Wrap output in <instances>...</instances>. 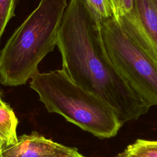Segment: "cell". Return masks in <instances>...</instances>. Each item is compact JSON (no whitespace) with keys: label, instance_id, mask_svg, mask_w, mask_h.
Segmentation results:
<instances>
[{"label":"cell","instance_id":"obj_1","mask_svg":"<svg viewBox=\"0 0 157 157\" xmlns=\"http://www.w3.org/2000/svg\"><path fill=\"white\" fill-rule=\"evenodd\" d=\"M63 71L75 83L104 101L120 123L138 119L150 108L109 60L99 20L85 0H69L56 42Z\"/></svg>","mask_w":157,"mask_h":157},{"label":"cell","instance_id":"obj_2","mask_svg":"<svg viewBox=\"0 0 157 157\" xmlns=\"http://www.w3.org/2000/svg\"><path fill=\"white\" fill-rule=\"evenodd\" d=\"M67 0H41L7 41L0 54V83L25 85L55 46Z\"/></svg>","mask_w":157,"mask_h":157},{"label":"cell","instance_id":"obj_3","mask_svg":"<svg viewBox=\"0 0 157 157\" xmlns=\"http://www.w3.org/2000/svg\"><path fill=\"white\" fill-rule=\"evenodd\" d=\"M30 87L48 112L63 116L98 137H114L123 125L109 105L75 83L62 69L36 74Z\"/></svg>","mask_w":157,"mask_h":157},{"label":"cell","instance_id":"obj_4","mask_svg":"<svg viewBox=\"0 0 157 157\" xmlns=\"http://www.w3.org/2000/svg\"><path fill=\"white\" fill-rule=\"evenodd\" d=\"M103 45L113 67L150 107L157 105V66L114 17L99 20Z\"/></svg>","mask_w":157,"mask_h":157},{"label":"cell","instance_id":"obj_5","mask_svg":"<svg viewBox=\"0 0 157 157\" xmlns=\"http://www.w3.org/2000/svg\"><path fill=\"white\" fill-rule=\"evenodd\" d=\"M117 21L157 66V12L151 0H134L132 9Z\"/></svg>","mask_w":157,"mask_h":157},{"label":"cell","instance_id":"obj_6","mask_svg":"<svg viewBox=\"0 0 157 157\" xmlns=\"http://www.w3.org/2000/svg\"><path fill=\"white\" fill-rule=\"evenodd\" d=\"M71 149L33 132L19 137L14 145L4 146L1 155L2 157H56Z\"/></svg>","mask_w":157,"mask_h":157},{"label":"cell","instance_id":"obj_7","mask_svg":"<svg viewBox=\"0 0 157 157\" xmlns=\"http://www.w3.org/2000/svg\"><path fill=\"white\" fill-rule=\"evenodd\" d=\"M18 119L9 106L0 107V137L4 146L15 144L18 141L17 128Z\"/></svg>","mask_w":157,"mask_h":157},{"label":"cell","instance_id":"obj_8","mask_svg":"<svg viewBox=\"0 0 157 157\" xmlns=\"http://www.w3.org/2000/svg\"><path fill=\"white\" fill-rule=\"evenodd\" d=\"M127 148L145 157H157V140L138 139Z\"/></svg>","mask_w":157,"mask_h":157},{"label":"cell","instance_id":"obj_9","mask_svg":"<svg viewBox=\"0 0 157 157\" xmlns=\"http://www.w3.org/2000/svg\"><path fill=\"white\" fill-rule=\"evenodd\" d=\"M17 1L0 0V44L1 37L8 22L15 16V8Z\"/></svg>","mask_w":157,"mask_h":157},{"label":"cell","instance_id":"obj_10","mask_svg":"<svg viewBox=\"0 0 157 157\" xmlns=\"http://www.w3.org/2000/svg\"><path fill=\"white\" fill-rule=\"evenodd\" d=\"M98 16L99 20H105L113 16L110 0H85Z\"/></svg>","mask_w":157,"mask_h":157},{"label":"cell","instance_id":"obj_11","mask_svg":"<svg viewBox=\"0 0 157 157\" xmlns=\"http://www.w3.org/2000/svg\"><path fill=\"white\" fill-rule=\"evenodd\" d=\"M116 20L128 13L132 8L134 0H110Z\"/></svg>","mask_w":157,"mask_h":157},{"label":"cell","instance_id":"obj_12","mask_svg":"<svg viewBox=\"0 0 157 157\" xmlns=\"http://www.w3.org/2000/svg\"><path fill=\"white\" fill-rule=\"evenodd\" d=\"M116 157H145L140 155H139L126 148L123 151L119 153Z\"/></svg>","mask_w":157,"mask_h":157},{"label":"cell","instance_id":"obj_13","mask_svg":"<svg viewBox=\"0 0 157 157\" xmlns=\"http://www.w3.org/2000/svg\"><path fill=\"white\" fill-rule=\"evenodd\" d=\"M56 157H85V156H83L80 153H78V151L77 150V149L72 148V149L69 152H67L63 155L56 156Z\"/></svg>","mask_w":157,"mask_h":157},{"label":"cell","instance_id":"obj_14","mask_svg":"<svg viewBox=\"0 0 157 157\" xmlns=\"http://www.w3.org/2000/svg\"><path fill=\"white\" fill-rule=\"evenodd\" d=\"M9 106V105L3 101V99L2 98V94L0 91V107H7Z\"/></svg>","mask_w":157,"mask_h":157},{"label":"cell","instance_id":"obj_15","mask_svg":"<svg viewBox=\"0 0 157 157\" xmlns=\"http://www.w3.org/2000/svg\"><path fill=\"white\" fill-rule=\"evenodd\" d=\"M151 1L152 2V4H153V6H154L156 12H157V0H151Z\"/></svg>","mask_w":157,"mask_h":157},{"label":"cell","instance_id":"obj_16","mask_svg":"<svg viewBox=\"0 0 157 157\" xmlns=\"http://www.w3.org/2000/svg\"><path fill=\"white\" fill-rule=\"evenodd\" d=\"M4 146V142H3V141L2 140V139H1V137H0V151L2 150V148H3Z\"/></svg>","mask_w":157,"mask_h":157},{"label":"cell","instance_id":"obj_17","mask_svg":"<svg viewBox=\"0 0 157 157\" xmlns=\"http://www.w3.org/2000/svg\"><path fill=\"white\" fill-rule=\"evenodd\" d=\"M0 157H2V155H1V151H0Z\"/></svg>","mask_w":157,"mask_h":157}]
</instances>
